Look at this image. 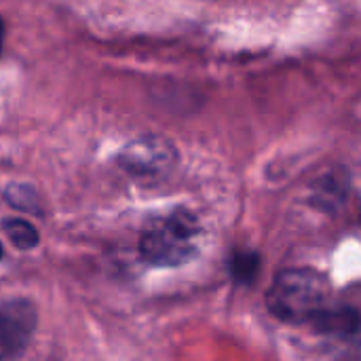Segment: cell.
<instances>
[{
  "label": "cell",
  "instance_id": "7a4b0ae2",
  "mask_svg": "<svg viewBox=\"0 0 361 361\" xmlns=\"http://www.w3.org/2000/svg\"><path fill=\"white\" fill-rule=\"evenodd\" d=\"M199 233V222L190 212L176 209L161 216L140 237L142 258L154 267H180L197 254Z\"/></svg>",
  "mask_w": 361,
  "mask_h": 361
},
{
  "label": "cell",
  "instance_id": "8992f818",
  "mask_svg": "<svg viewBox=\"0 0 361 361\" xmlns=\"http://www.w3.org/2000/svg\"><path fill=\"white\" fill-rule=\"evenodd\" d=\"M2 233L13 243V247H17L21 252L34 250L40 241L36 226H32L27 220H21V218H4L2 220Z\"/></svg>",
  "mask_w": 361,
  "mask_h": 361
},
{
  "label": "cell",
  "instance_id": "3957f363",
  "mask_svg": "<svg viewBox=\"0 0 361 361\" xmlns=\"http://www.w3.org/2000/svg\"><path fill=\"white\" fill-rule=\"evenodd\" d=\"M36 324V307L27 298L0 302V361L15 360L27 349Z\"/></svg>",
  "mask_w": 361,
  "mask_h": 361
},
{
  "label": "cell",
  "instance_id": "52a82bcc",
  "mask_svg": "<svg viewBox=\"0 0 361 361\" xmlns=\"http://www.w3.org/2000/svg\"><path fill=\"white\" fill-rule=\"evenodd\" d=\"M4 199H6L15 209H21V212H38V199H36L34 188H30V186L13 184V186L6 188Z\"/></svg>",
  "mask_w": 361,
  "mask_h": 361
},
{
  "label": "cell",
  "instance_id": "30bf717a",
  "mask_svg": "<svg viewBox=\"0 0 361 361\" xmlns=\"http://www.w3.org/2000/svg\"><path fill=\"white\" fill-rule=\"evenodd\" d=\"M2 256H4V247H2V243H0V260H2Z\"/></svg>",
  "mask_w": 361,
  "mask_h": 361
},
{
  "label": "cell",
  "instance_id": "5b68a950",
  "mask_svg": "<svg viewBox=\"0 0 361 361\" xmlns=\"http://www.w3.org/2000/svg\"><path fill=\"white\" fill-rule=\"evenodd\" d=\"M313 326L324 334L351 336L360 332L361 317L353 309H326L313 319Z\"/></svg>",
  "mask_w": 361,
  "mask_h": 361
},
{
  "label": "cell",
  "instance_id": "6da1fadb",
  "mask_svg": "<svg viewBox=\"0 0 361 361\" xmlns=\"http://www.w3.org/2000/svg\"><path fill=\"white\" fill-rule=\"evenodd\" d=\"M328 281L313 269H290L269 290V309L288 324H313L328 309Z\"/></svg>",
  "mask_w": 361,
  "mask_h": 361
},
{
  "label": "cell",
  "instance_id": "ba28073f",
  "mask_svg": "<svg viewBox=\"0 0 361 361\" xmlns=\"http://www.w3.org/2000/svg\"><path fill=\"white\" fill-rule=\"evenodd\" d=\"M258 269H260V258L252 252H241L231 262V271L237 281H252Z\"/></svg>",
  "mask_w": 361,
  "mask_h": 361
},
{
  "label": "cell",
  "instance_id": "277c9868",
  "mask_svg": "<svg viewBox=\"0 0 361 361\" xmlns=\"http://www.w3.org/2000/svg\"><path fill=\"white\" fill-rule=\"evenodd\" d=\"M176 163V148L157 135H146L129 142L121 154L118 165L137 178H159L165 176Z\"/></svg>",
  "mask_w": 361,
  "mask_h": 361
},
{
  "label": "cell",
  "instance_id": "9c48e42d",
  "mask_svg": "<svg viewBox=\"0 0 361 361\" xmlns=\"http://www.w3.org/2000/svg\"><path fill=\"white\" fill-rule=\"evenodd\" d=\"M2 47H4V21L0 17V55H2Z\"/></svg>",
  "mask_w": 361,
  "mask_h": 361
}]
</instances>
